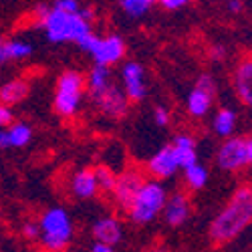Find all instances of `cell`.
Listing matches in <instances>:
<instances>
[{"label":"cell","mask_w":252,"mask_h":252,"mask_svg":"<svg viewBox=\"0 0 252 252\" xmlns=\"http://www.w3.org/2000/svg\"><path fill=\"white\" fill-rule=\"evenodd\" d=\"M252 226V184H242L232 192L224 208L210 222L208 236L216 246L236 240Z\"/></svg>","instance_id":"cell-1"},{"label":"cell","mask_w":252,"mask_h":252,"mask_svg":"<svg viewBox=\"0 0 252 252\" xmlns=\"http://www.w3.org/2000/svg\"><path fill=\"white\" fill-rule=\"evenodd\" d=\"M32 16L40 29L45 31L47 38L53 45H63V43H75L79 45L83 38L93 32L91 25L87 20H83L77 14H67L53 8L51 4H36L32 10Z\"/></svg>","instance_id":"cell-2"},{"label":"cell","mask_w":252,"mask_h":252,"mask_svg":"<svg viewBox=\"0 0 252 252\" xmlns=\"http://www.w3.org/2000/svg\"><path fill=\"white\" fill-rule=\"evenodd\" d=\"M38 230H40V246L47 252H63L73 240L75 226L73 218L65 208L53 206L45 210L38 218Z\"/></svg>","instance_id":"cell-3"},{"label":"cell","mask_w":252,"mask_h":252,"mask_svg":"<svg viewBox=\"0 0 252 252\" xmlns=\"http://www.w3.org/2000/svg\"><path fill=\"white\" fill-rule=\"evenodd\" d=\"M167 198H170V194H167V188L161 182H156L152 178L145 180L127 210L129 222H133L137 226L152 224L163 212Z\"/></svg>","instance_id":"cell-4"},{"label":"cell","mask_w":252,"mask_h":252,"mask_svg":"<svg viewBox=\"0 0 252 252\" xmlns=\"http://www.w3.org/2000/svg\"><path fill=\"white\" fill-rule=\"evenodd\" d=\"M83 97H85V75L81 71L69 69L63 71L55 85V97H53V109L61 117H75L81 109Z\"/></svg>","instance_id":"cell-5"},{"label":"cell","mask_w":252,"mask_h":252,"mask_svg":"<svg viewBox=\"0 0 252 252\" xmlns=\"http://www.w3.org/2000/svg\"><path fill=\"white\" fill-rule=\"evenodd\" d=\"M216 165L222 172L236 174L248 165V152H246V137L232 135L224 139L216 150Z\"/></svg>","instance_id":"cell-6"},{"label":"cell","mask_w":252,"mask_h":252,"mask_svg":"<svg viewBox=\"0 0 252 252\" xmlns=\"http://www.w3.org/2000/svg\"><path fill=\"white\" fill-rule=\"evenodd\" d=\"M143 182H145V178L137 167H125L123 172L117 174V184L111 192V198H113V204L121 212L127 214V210H129L133 198L137 196L139 188L143 186Z\"/></svg>","instance_id":"cell-7"},{"label":"cell","mask_w":252,"mask_h":252,"mask_svg":"<svg viewBox=\"0 0 252 252\" xmlns=\"http://www.w3.org/2000/svg\"><path fill=\"white\" fill-rule=\"evenodd\" d=\"M125 51H127V47H125V40L119 34H107V36H97L89 55L93 57L97 67L111 69L115 63L123 61Z\"/></svg>","instance_id":"cell-8"},{"label":"cell","mask_w":252,"mask_h":252,"mask_svg":"<svg viewBox=\"0 0 252 252\" xmlns=\"http://www.w3.org/2000/svg\"><path fill=\"white\" fill-rule=\"evenodd\" d=\"M121 89L129 103H139L148 97V83H145V69L137 61H127L121 67Z\"/></svg>","instance_id":"cell-9"},{"label":"cell","mask_w":252,"mask_h":252,"mask_svg":"<svg viewBox=\"0 0 252 252\" xmlns=\"http://www.w3.org/2000/svg\"><path fill=\"white\" fill-rule=\"evenodd\" d=\"M93 105L109 119H121L129 111V99L125 97L123 89L117 85V83H111V85L105 89L99 97H95Z\"/></svg>","instance_id":"cell-10"},{"label":"cell","mask_w":252,"mask_h":252,"mask_svg":"<svg viewBox=\"0 0 252 252\" xmlns=\"http://www.w3.org/2000/svg\"><path fill=\"white\" fill-rule=\"evenodd\" d=\"M180 165H178V159H176V154H174V148L172 145H163L159 148L156 154H152L145 161V172L152 176V180L156 182H163V180H170L178 174Z\"/></svg>","instance_id":"cell-11"},{"label":"cell","mask_w":252,"mask_h":252,"mask_svg":"<svg viewBox=\"0 0 252 252\" xmlns=\"http://www.w3.org/2000/svg\"><path fill=\"white\" fill-rule=\"evenodd\" d=\"M190 214H192V202L188 198V194H184V192H176L167 198L163 212H161L163 222L170 228L184 226L188 222V218H190Z\"/></svg>","instance_id":"cell-12"},{"label":"cell","mask_w":252,"mask_h":252,"mask_svg":"<svg viewBox=\"0 0 252 252\" xmlns=\"http://www.w3.org/2000/svg\"><path fill=\"white\" fill-rule=\"evenodd\" d=\"M91 232H93L95 242H103V244L115 246L123 238V224H121V220L117 216L105 214V216H99L93 222Z\"/></svg>","instance_id":"cell-13"},{"label":"cell","mask_w":252,"mask_h":252,"mask_svg":"<svg viewBox=\"0 0 252 252\" xmlns=\"http://www.w3.org/2000/svg\"><path fill=\"white\" fill-rule=\"evenodd\" d=\"M232 87L240 103L252 109V57L242 59L232 73Z\"/></svg>","instance_id":"cell-14"},{"label":"cell","mask_w":252,"mask_h":252,"mask_svg":"<svg viewBox=\"0 0 252 252\" xmlns=\"http://www.w3.org/2000/svg\"><path fill=\"white\" fill-rule=\"evenodd\" d=\"M170 145L174 148L180 170H186V167L198 163V148H196V137L194 135L184 133V131L176 133Z\"/></svg>","instance_id":"cell-15"},{"label":"cell","mask_w":252,"mask_h":252,"mask_svg":"<svg viewBox=\"0 0 252 252\" xmlns=\"http://www.w3.org/2000/svg\"><path fill=\"white\" fill-rule=\"evenodd\" d=\"M71 194L79 200H91L99 194L93 167H81L71 176Z\"/></svg>","instance_id":"cell-16"},{"label":"cell","mask_w":252,"mask_h":252,"mask_svg":"<svg viewBox=\"0 0 252 252\" xmlns=\"http://www.w3.org/2000/svg\"><path fill=\"white\" fill-rule=\"evenodd\" d=\"M214 99H216V91H208V89H202V87L194 85V89L188 93L186 109L192 117L202 119L210 113V109H212Z\"/></svg>","instance_id":"cell-17"},{"label":"cell","mask_w":252,"mask_h":252,"mask_svg":"<svg viewBox=\"0 0 252 252\" xmlns=\"http://www.w3.org/2000/svg\"><path fill=\"white\" fill-rule=\"evenodd\" d=\"M31 93V85L27 79H10L6 83L0 85V105H6V107H12V105H18L20 101H25Z\"/></svg>","instance_id":"cell-18"},{"label":"cell","mask_w":252,"mask_h":252,"mask_svg":"<svg viewBox=\"0 0 252 252\" xmlns=\"http://www.w3.org/2000/svg\"><path fill=\"white\" fill-rule=\"evenodd\" d=\"M236 125H238V117H236V111L230 109V107H220L212 121H210V127H212L214 135L222 137V139H228L232 137L234 131H236Z\"/></svg>","instance_id":"cell-19"},{"label":"cell","mask_w":252,"mask_h":252,"mask_svg":"<svg viewBox=\"0 0 252 252\" xmlns=\"http://www.w3.org/2000/svg\"><path fill=\"white\" fill-rule=\"evenodd\" d=\"M32 55V45L20 38H0V65L10 61H25Z\"/></svg>","instance_id":"cell-20"},{"label":"cell","mask_w":252,"mask_h":252,"mask_svg":"<svg viewBox=\"0 0 252 252\" xmlns=\"http://www.w3.org/2000/svg\"><path fill=\"white\" fill-rule=\"evenodd\" d=\"M111 69H105V67H93L89 71V75L85 77V91L89 95V99L93 101L95 97H99L105 89L111 85Z\"/></svg>","instance_id":"cell-21"},{"label":"cell","mask_w":252,"mask_h":252,"mask_svg":"<svg viewBox=\"0 0 252 252\" xmlns=\"http://www.w3.org/2000/svg\"><path fill=\"white\" fill-rule=\"evenodd\" d=\"M10 148H25L32 139V129L27 121H12L10 127H6Z\"/></svg>","instance_id":"cell-22"},{"label":"cell","mask_w":252,"mask_h":252,"mask_svg":"<svg viewBox=\"0 0 252 252\" xmlns=\"http://www.w3.org/2000/svg\"><path fill=\"white\" fill-rule=\"evenodd\" d=\"M154 6H156L154 0H121V2H119L121 12H123L125 16L133 18V20L148 16Z\"/></svg>","instance_id":"cell-23"},{"label":"cell","mask_w":252,"mask_h":252,"mask_svg":"<svg viewBox=\"0 0 252 252\" xmlns=\"http://www.w3.org/2000/svg\"><path fill=\"white\" fill-rule=\"evenodd\" d=\"M93 174H95V180H97V186H99V192L111 194L115 184H117V172L113 170V167L107 165V163H99V165L93 167Z\"/></svg>","instance_id":"cell-24"},{"label":"cell","mask_w":252,"mask_h":252,"mask_svg":"<svg viewBox=\"0 0 252 252\" xmlns=\"http://www.w3.org/2000/svg\"><path fill=\"white\" fill-rule=\"evenodd\" d=\"M208 178H210L208 167L202 165L200 161L196 165H190L184 170V182L190 190H202V188L208 184Z\"/></svg>","instance_id":"cell-25"},{"label":"cell","mask_w":252,"mask_h":252,"mask_svg":"<svg viewBox=\"0 0 252 252\" xmlns=\"http://www.w3.org/2000/svg\"><path fill=\"white\" fill-rule=\"evenodd\" d=\"M152 119H154V123L158 125V127H167L170 121H172V113H170L167 107H163V105H156L154 113H152Z\"/></svg>","instance_id":"cell-26"},{"label":"cell","mask_w":252,"mask_h":252,"mask_svg":"<svg viewBox=\"0 0 252 252\" xmlns=\"http://www.w3.org/2000/svg\"><path fill=\"white\" fill-rule=\"evenodd\" d=\"M51 6L57 8V10H61V12H67V14H77L83 4L77 2V0H55Z\"/></svg>","instance_id":"cell-27"},{"label":"cell","mask_w":252,"mask_h":252,"mask_svg":"<svg viewBox=\"0 0 252 252\" xmlns=\"http://www.w3.org/2000/svg\"><path fill=\"white\" fill-rule=\"evenodd\" d=\"M156 4L159 8H163L165 12H174V10H180V8L188 6V0H158Z\"/></svg>","instance_id":"cell-28"},{"label":"cell","mask_w":252,"mask_h":252,"mask_svg":"<svg viewBox=\"0 0 252 252\" xmlns=\"http://www.w3.org/2000/svg\"><path fill=\"white\" fill-rule=\"evenodd\" d=\"M23 236L27 240H38L40 238L38 222H27V224H23Z\"/></svg>","instance_id":"cell-29"},{"label":"cell","mask_w":252,"mask_h":252,"mask_svg":"<svg viewBox=\"0 0 252 252\" xmlns=\"http://www.w3.org/2000/svg\"><path fill=\"white\" fill-rule=\"evenodd\" d=\"M14 121V113L10 107H6V105H0V129H6L10 127Z\"/></svg>","instance_id":"cell-30"},{"label":"cell","mask_w":252,"mask_h":252,"mask_svg":"<svg viewBox=\"0 0 252 252\" xmlns=\"http://www.w3.org/2000/svg\"><path fill=\"white\" fill-rule=\"evenodd\" d=\"M210 55H212L214 61H224L226 59V49L222 45H214L212 49H210Z\"/></svg>","instance_id":"cell-31"},{"label":"cell","mask_w":252,"mask_h":252,"mask_svg":"<svg viewBox=\"0 0 252 252\" xmlns=\"http://www.w3.org/2000/svg\"><path fill=\"white\" fill-rule=\"evenodd\" d=\"M89 252H115V246H109V244H103V242H93Z\"/></svg>","instance_id":"cell-32"},{"label":"cell","mask_w":252,"mask_h":252,"mask_svg":"<svg viewBox=\"0 0 252 252\" xmlns=\"http://www.w3.org/2000/svg\"><path fill=\"white\" fill-rule=\"evenodd\" d=\"M242 8H244V4L240 2V0H230V2H226V10H230L232 14L242 12Z\"/></svg>","instance_id":"cell-33"},{"label":"cell","mask_w":252,"mask_h":252,"mask_svg":"<svg viewBox=\"0 0 252 252\" xmlns=\"http://www.w3.org/2000/svg\"><path fill=\"white\" fill-rule=\"evenodd\" d=\"M8 148H10L8 133H6V129H0V150H8Z\"/></svg>","instance_id":"cell-34"},{"label":"cell","mask_w":252,"mask_h":252,"mask_svg":"<svg viewBox=\"0 0 252 252\" xmlns=\"http://www.w3.org/2000/svg\"><path fill=\"white\" fill-rule=\"evenodd\" d=\"M246 152H248V165L252 167V135L246 137Z\"/></svg>","instance_id":"cell-35"},{"label":"cell","mask_w":252,"mask_h":252,"mask_svg":"<svg viewBox=\"0 0 252 252\" xmlns=\"http://www.w3.org/2000/svg\"><path fill=\"white\" fill-rule=\"evenodd\" d=\"M150 252H170V250H165V248H152Z\"/></svg>","instance_id":"cell-36"}]
</instances>
